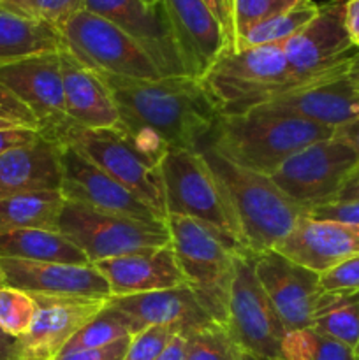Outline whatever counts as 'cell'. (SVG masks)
Instances as JSON below:
<instances>
[{
    "label": "cell",
    "mask_w": 359,
    "mask_h": 360,
    "mask_svg": "<svg viewBox=\"0 0 359 360\" xmlns=\"http://www.w3.org/2000/svg\"><path fill=\"white\" fill-rule=\"evenodd\" d=\"M0 120L13 123L16 127L39 130V122L32 115L30 109L2 84H0Z\"/></svg>",
    "instance_id": "obj_39"
},
{
    "label": "cell",
    "mask_w": 359,
    "mask_h": 360,
    "mask_svg": "<svg viewBox=\"0 0 359 360\" xmlns=\"http://www.w3.org/2000/svg\"><path fill=\"white\" fill-rule=\"evenodd\" d=\"M243 360H257V359H253V357H250V355L243 354Z\"/></svg>",
    "instance_id": "obj_52"
},
{
    "label": "cell",
    "mask_w": 359,
    "mask_h": 360,
    "mask_svg": "<svg viewBox=\"0 0 359 360\" xmlns=\"http://www.w3.org/2000/svg\"><path fill=\"white\" fill-rule=\"evenodd\" d=\"M127 338H132V327H130L129 319L118 309L106 304L97 316H94L87 326L81 327L70 338L62 352L95 350V348L109 347L116 341L127 340Z\"/></svg>",
    "instance_id": "obj_31"
},
{
    "label": "cell",
    "mask_w": 359,
    "mask_h": 360,
    "mask_svg": "<svg viewBox=\"0 0 359 360\" xmlns=\"http://www.w3.org/2000/svg\"><path fill=\"white\" fill-rule=\"evenodd\" d=\"M60 146H70L87 160L125 186L141 202L155 211L160 218H168L158 165L148 162L137 153L132 144L115 130H90L69 123L53 139Z\"/></svg>",
    "instance_id": "obj_8"
},
{
    "label": "cell",
    "mask_w": 359,
    "mask_h": 360,
    "mask_svg": "<svg viewBox=\"0 0 359 360\" xmlns=\"http://www.w3.org/2000/svg\"><path fill=\"white\" fill-rule=\"evenodd\" d=\"M345 27L352 44L359 51V0L345 2Z\"/></svg>",
    "instance_id": "obj_44"
},
{
    "label": "cell",
    "mask_w": 359,
    "mask_h": 360,
    "mask_svg": "<svg viewBox=\"0 0 359 360\" xmlns=\"http://www.w3.org/2000/svg\"><path fill=\"white\" fill-rule=\"evenodd\" d=\"M60 146V144H58ZM60 165H62V186L60 192L69 202L81 204L101 213L132 220H164L151 207L141 202L130 190L106 174L102 169L73 150L60 146Z\"/></svg>",
    "instance_id": "obj_15"
},
{
    "label": "cell",
    "mask_w": 359,
    "mask_h": 360,
    "mask_svg": "<svg viewBox=\"0 0 359 360\" xmlns=\"http://www.w3.org/2000/svg\"><path fill=\"white\" fill-rule=\"evenodd\" d=\"M347 77L352 84H354L355 90H359V51L355 53V56L352 58L351 67L347 70Z\"/></svg>",
    "instance_id": "obj_49"
},
{
    "label": "cell",
    "mask_w": 359,
    "mask_h": 360,
    "mask_svg": "<svg viewBox=\"0 0 359 360\" xmlns=\"http://www.w3.org/2000/svg\"><path fill=\"white\" fill-rule=\"evenodd\" d=\"M345 2L320 4L312 21L284 44L291 74L303 86L347 74L358 49L345 27Z\"/></svg>",
    "instance_id": "obj_11"
},
{
    "label": "cell",
    "mask_w": 359,
    "mask_h": 360,
    "mask_svg": "<svg viewBox=\"0 0 359 360\" xmlns=\"http://www.w3.org/2000/svg\"><path fill=\"white\" fill-rule=\"evenodd\" d=\"M0 360H21L20 341L16 338H0Z\"/></svg>",
    "instance_id": "obj_48"
},
{
    "label": "cell",
    "mask_w": 359,
    "mask_h": 360,
    "mask_svg": "<svg viewBox=\"0 0 359 360\" xmlns=\"http://www.w3.org/2000/svg\"><path fill=\"white\" fill-rule=\"evenodd\" d=\"M58 32L63 46L95 72L129 79L162 77L150 56L134 39L90 11H80Z\"/></svg>",
    "instance_id": "obj_10"
},
{
    "label": "cell",
    "mask_w": 359,
    "mask_h": 360,
    "mask_svg": "<svg viewBox=\"0 0 359 360\" xmlns=\"http://www.w3.org/2000/svg\"><path fill=\"white\" fill-rule=\"evenodd\" d=\"M220 21L229 42L234 49V23H232V0H204Z\"/></svg>",
    "instance_id": "obj_43"
},
{
    "label": "cell",
    "mask_w": 359,
    "mask_h": 360,
    "mask_svg": "<svg viewBox=\"0 0 359 360\" xmlns=\"http://www.w3.org/2000/svg\"><path fill=\"white\" fill-rule=\"evenodd\" d=\"M35 315V301L27 292L0 287V329L20 340L30 329Z\"/></svg>",
    "instance_id": "obj_34"
},
{
    "label": "cell",
    "mask_w": 359,
    "mask_h": 360,
    "mask_svg": "<svg viewBox=\"0 0 359 360\" xmlns=\"http://www.w3.org/2000/svg\"><path fill=\"white\" fill-rule=\"evenodd\" d=\"M185 352H187V338L180 333L169 341V345L164 348V352H162L160 357L157 360H185Z\"/></svg>",
    "instance_id": "obj_46"
},
{
    "label": "cell",
    "mask_w": 359,
    "mask_h": 360,
    "mask_svg": "<svg viewBox=\"0 0 359 360\" xmlns=\"http://www.w3.org/2000/svg\"><path fill=\"white\" fill-rule=\"evenodd\" d=\"M0 287L16 288L27 294L53 295V297H111L108 281L94 264L74 266V264L0 259Z\"/></svg>",
    "instance_id": "obj_18"
},
{
    "label": "cell",
    "mask_w": 359,
    "mask_h": 360,
    "mask_svg": "<svg viewBox=\"0 0 359 360\" xmlns=\"http://www.w3.org/2000/svg\"><path fill=\"white\" fill-rule=\"evenodd\" d=\"M260 109L308 120L334 130L359 118V91L344 74L289 91Z\"/></svg>",
    "instance_id": "obj_23"
},
{
    "label": "cell",
    "mask_w": 359,
    "mask_h": 360,
    "mask_svg": "<svg viewBox=\"0 0 359 360\" xmlns=\"http://www.w3.org/2000/svg\"><path fill=\"white\" fill-rule=\"evenodd\" d=\"M183 336L187 338L185 360H243V352L220 323L211 322Z\"/></svg>",
    "instance_id": "obj_33"
},
{
    "label": "cell",
    "mask_w": 359,
    "mask_h": 360,
    "mask_svg": "<svg viewBox=\"0 0 359 360\" xmlns=\"http://www.w3.org/2000/svg\"><path fill=\"white\" fill-rule=\"evenodd\" d=\"M94 266L108 281L111 297L168 290L187 285L171 245L155 252L106 259Z\"/></svg>",
    "instance_id": "obj_24"
},
{
    "label": "cell",
    "mask_w": 359,
    "mask_h": 360,
    "mask_svg": "<svg viewBox=\"0 0 359 360\" xmlns=\"http://www.w3.org/2000/svg\"><path fill=\"white\" fill-rule=\"evenodd\" d=\"M58 232L73 241L92 264L132 253L155 252L171 245L165 220H132L101 213L65 200Z\"/></svg>",
    "instance_id": "obj_7"
},
{
    "label": "cell",
    "mask_w": 359,
    "mask_h": 360,
    "mask_svg": "<svg viewBox=\"0 0 359 360\" xmlns=\"http://www.w3.org/2000/svg\"><path fill=\"white\" fill-rule=\"evenodd\" d=\"M13 0H0V4H4V6H7V4H11Z\"/></svg>",
    "instance_id": "obj_53"
},
{
    "label": "cell",
    "mask_w": 359,
    "mask_h": 360,
    "mask_svg": "<svg viewBox=\"0 0 359 360\" xmlns=\"http://www.w3.org/2000/svg\"><path fill=\"white\" fill-rule=\"evenodd\" d=\"M333 134L329 127L257 108L245 115L218 116L204 146L239 167L271 176L289 157Z\"/></svg>",
    "instance_id": "obj_2"
},
{
    "label": "cell",
    "mask_w": 359,
    "mask_h": 360,
    "mask_svg": "<svg viewBox=\"0 0 359 360\" xmlns=\"http://www.w3.org/2000/svg\"><path fill=\"white\" fill-rule=\"evenodd\" d=\"M7 336V334L6 333H4V330L2 329H0V338H6Z\"/></svg>",
    "instance_id": "obj_54"
},
{
    "label": "cell",
    "mask_w": 359,
    "mask_h": 360,
    "mask_svg": "<svg viewBox=\"0 0 359 360\" xmlns=\"http://www.w3.org/2000/svg\"><path fill=\"white\" fill-rule=\"evenodd\" d=\"M58 53L67 118L83 129L120 132L122 116L104 79L81 63L65 46Z\"/></svg>",
    "instance_id": "obj_21"
},
{
    "label": "cell",
    "mask_w": 359,
    "mask_h": 360,
    "mask_svg": "<svg viewBox=\"0 0 359 360\" xmlns=\"http://www.w3.org/2000/svg\"><path fill=\"white\" fill-rule=\"evenodd\" d=\"M42 137L39 130L25 129V127H14V129H0V155L13 151L16 148L28 146Z\"/></svg>",
    "instance_id": "obj_42"
},
{
    "label": "cell",
    "mask_w": 359,
    "mask_h": 360,
    "mask_svg": "<svg viewBox=\"0 0 359 360\" xmlns=\"http://www.w3.org/2000/svg\"><path fill=\"white\" fill-rule=\"evenodd\" d=\"M84 9L111 21L144 49L162 77L189 76L164 4L143 0H84Z\"/></svg>",
    "instance_id": "obj_14"
},
{
    "label": "cell",
    "mask_w": 359,
    "mask_h": 360,
    "mask_svg": "<svg viewBox=\"0 0 359 360\" xmlns=\"http://www.w3.org/2000/svg\"><path fill=\"white\" fill-rule=\"evenodd\" d=\"M322 292L359 290V255L320 274Z\"/></svg>",
    "instance_id": "obj_38"
},
{
    "label": "cell",
    "mask_w": 359,
    "mask_h": 360,
    "mask_svg": "<svg viewBox=\"0 0 359 360\" xmlns=\"http://www.w3.org/2000/svg\"><path fill=\"white\" fill-rule=\"evenodd\" d=\"M62 186L60 146L44 136L28 146L0 155V199L48 192Z\"/></svg>",
    "instance_id": "obj_25"
},
{
    "label": "cell",
    "mask_w": 359,
    "mask_h": 360,
    "mask_svg": "<svg viewBox=\"0 0 359 360\" xmlns=\"http://www.w3.org/2000/svg\"><path fill=\"white\" fill-rule=\"evenodd\" d=\"M256 271L287 333L312 327L313 309L322 294L320 274L277 250L256 255Z\"/></svg>",
    "instance_id": "obj_16"
},
{
    "label": "cell",
    "mask_w": 359,
    "mask_h": 360,
    "mask_svg": "<svg viewBox=\"0 0 359 360\" xmlns=\"http://www.w3.org/2000/svg\"><path fill=\"white\" fill-rule=\"evenodd\" d=\"M199 81L218 116L245 115L303 88L291 74L280 44L225 49Z\"/></svg>",
    "instance_id": "obj_4"
},
{
    "label": "cell",
    "mask_w": 359,
    "mask_h": 360,
    "mask_svg": "<svg viewBox=\"0 0 359 360\" xmlns=\"http://www.w3.org/2000/svg\"><path fill=\"white\" fill-rule=\"evenodd\" d=\"M178 327H150L130 340L123 360H157L169 341L180 334Z\"/></svg>",
    "instance_id": "obj_37"
},
{
    "label": "cell",
    "mask_w": 359,
    "mask_h": 360,
    "mask_svg": "<svg viewBox=\"0 0 359 360\" xmlns=\"http://www.w3.org/2000/svg\"><path fill=\"white\" fill-rule=\"evenodd\" d=\"M317 9H319V4L308 0V2L294 7V9L277 14V16L250 28L246 34L239 35L234 42V49H248L257 48V46L275 44L284 46L289 39L299 34L312 21V18L317 14Z\"/></svg>",
    "instance_id": "obj_30"
},
{
    "label": "cell",
    "mask_w": 359,
    "mask_h": 360,
    "mask_svg": "<svg viewBox=\"0 0 359 360\" xmlns=\"http://www.w3.org/2000/svg\"><path fill=\"white\" fill-rule=\"evenodd\" d=\"M358 91H359V90H358Z\"/></svg>",
    "instance_id": "obj_56"
},
{
    "label": "cell",
    "mask_w": 359,
    "mask_h": 360,
    "mask_svg": "<svg viewBox=\"0 0 359 360\" xmlns=\"http://www.w3.org/2000/svg\"><path fill=\"white\" fill-rule=\"evenodd\" d=\"M65 197L60 190L20 193L0 199V236L23 229L58 231Z\"/></svg>",
    "instance_id": "obj_28"
},
{
    "label": "cell",
    "mask_w": 359,
    "mask_h": 360,
    "mask_svg": "<svg viewBox=\"0 0 359 360\" xmlns=\"http://www.w3.org/2000/svg\"><path fill=\"white\" fill-rule=\"evenodd\" d=\"M308 0H232V23H234V42L239 35L250 28L277 14L291 11Z\"/></svg>",
    "instance_id": "obj_35"
},
{
    "label": "cell",
    "mask_w": 359,
    "mask_h": 360,
    "mask_svg": "<svg viewBox=\"0 0 359 360\" xmlns=\"http://www.w3.org/2000/svg\"><path fill=\"white\" fill-rule=\"evenodd\" d=\"M158 171L168 217L194 218L241 245L238 224L224 186L199 151L169 150Z\"/></svg>",
    "instance_id": "obj_6"
},
{
    "label": "cell",
    "mask_w": 359,
    "mask_h": 360,
    "mask_svg": "<svg viewBox=\"0 0 359 360\" xmlns=\"http://www.w3.org/2000/svg\"><path fill=\"white\" fill-rule=\"evenodd\" d=\"M30 295L35 301V315L30 329L18 340L21 360H53L70 338L108 304V299Z\"/></svg>",
    "instance_id": "obj_17"
},
{
    "label": "cell",
    "mask_w": 359,
    "mask_h": 360,
    "mask_svg": "<svg viewBox=\"0 0 359 360\" xmlns=\"http://www.w3.org/2000/svg\"><path fill=\"white\" fill-rule=\"evenodd\" d=\"M358 164L359 155L348 144L331 137L289 157L270 178L308 213L313 207L336 200Z\"/></svg>",
    "instance_id": "obj_12"
},
{
    "label": "cell",
    "mask_w": 359,
    "mask_h": 360,
    "mask_svg": "<svg viewBox=\"0 0 359 360\" xmlns=\"http://www.w3.org/2000/svg\"><path fill=\"white\" fill-rule=\"evenodd\" d=\"M306 217L315 218V220H333L340 224L359 225V200H333V202L310 210Z\"/></svg>",
    "instance_id": "obj_40"
},
{
    "label": "cell",
    "mask_w": 359,
    "mask_h": 360,
    "mask_svg": "<svg viewBox=\"0 0 359 360\" xmlns=\"http://www.w3.org/2000/svg\"><path fill=\"white\" fill-rule=\"evenodd\" d=\"M284 360H359L354 352L313 327L289 330L282 343Z\"/></svg>",
    "instance_id": "obj_32"
},
{
    "label": "cell",
    "mask_w": 359,
    "mask_h": 360,
    "mask_svg": "<svg viewBox=\"0 0 359 360\" xmlns=\"http://www.w3.org/2000/svg\"><path fill=\"white\" fill-rule=\"evenodd\" d=\"M6 7L60 30L70 18L84 9V0H13Z\"/></svg>",
    "instance_id": "obj_36"
},
{
    "label": "cell",
    "mask_w": 359,
    "mask_h": 360,
    "mask_svg": "<svg viewBox=\"0 0 359 360\" xmlns=\"http://www.w3.org/2000/svg\"><path fill=\"white\" fill-rule=\"evenodd\" d=\"M58 51L35 53L0 63V84L30 109L46 139H53L73 123L65 112Z\"/></svg>",
    "instance_id": "obj_13"
},
{
    "label": "cell",
    "mask_w": 359,
    "mask_h": 360,
    "mask_svg": "<svg viewBox=\"0 0 359 360\" xmlns=\"http://www.w3.org/2000/svg\"><path fill=\"white\" fill-rule=\"evenodd\" d=\"M354 354H355V357H358V359H359V347H358V350H355V352H354Z\"/></svg>",
    "instance_id": "obj_55"
},
{
    "label": "cell",
    "mask_w": 359,
    "mask_h": 360,
    "mask_svg": "<svg viewBox=\"0 0 359 360\" xmlns=\"http://www.w3.org/2000/svg\"><path fill=\"white\" fill-rule=\"evenodd\" d=\"M108 304L129 319L132 336L150 327H178L182 334H189L213 322L187 285L146 294L109 297Z\"/></svg>",
    "instance_id": "obj_22"
},
{
    "label": "cell",
    "mask_w": 359,
    "mask_h": 360,
    "mask_svg": "<svg viewBox=\"0 0 359 360\" xmlns=\"http://www.w3.org/2000/svg\"><path fill=\"white\" fill-rule=\"evenodd\" d=\"M190 77H201L225 49V30L204 0H162Z\"/></svg>",
    "instance_id": "obj_19"
},
{
    "label": "cell",
    "mask_w": 359,
    "mask_h": 360,
    "mask_svg": "<svg viewBox=\"0 0 359 360\" xmlns=\"http://www.w3.org/2000/svg\"><path fill=\"white\" fill-rule=\"evenodd\" d=\"M130 340L116 341V343L109 345L104 348H95V350H76V352H62L56 355L53 360H123L129 348Z\"/></svg>",
    "instance_id": "obj_41"
},
{
    "label": "cell",
    "mask_w": 359,
    "mask_h": 360,
    "mask_svg": "<svg viewBox=\"0 0 359 360\" xmlns=\"http://www.w3.org/2000/svg\"><path fill=\"white\" fill-rule=\"evenodd\" d=\"M277 252L322 274L359 255V225L303 217Z\"/></svg>",
    "instance_id": "obj_20"
},
{
    "label": "cell",
    "mask_w": 359,
    "mask_h": 360,
    "mask_svg": "<svg viewBox=\"0 0 359 360\" xmlns=\"http://www.w3.org/2000/svg\"><path fill=\"white\" fill-rule=\"evenodd\" d=\"M144 4H148V6H155V4H160L162 0H143Z\"/></svg>",
    "instance_id": "obj_51"
},
{
    "label": "cell",
    "mask_w": 359,
    "mask_h": 360,
    "mask_svg": "<svg viewBox=\"0 0 359 360\" xmlns=\"http://www.w3.org/2000/svg\"><path fill=\"white\" fill-rule=\"evenodd\" d=\"M97 74L118 105L120 134L153 165H160L169 150L199 151L210 139L218 112L196 77L129 79Z\"/></svg>",
    "instance_id": "obj_1"
},
{
    "label": "cell",
    "mask_w": 359,
    "mask_h": 360,
    "mask_svg": "<svg viewBox=\"0 0 359 360\" xmlns=\"http://www.w3.org/2000/svg\"><path fill=\"white\" fill-rule=\"evenodd\" d=\"M334 139L341 141V143L348 144L355 153L359 155V118L354 122L347 123V125H341L338 129H334L333 134Z\"/></svg>",
    "instance_id": "obj_45"
},
{
    "label": "cell",
    "mask_w": 359,
    "mask_h": 360,
    "mask_svg": "<svg viewBox=\"0 0 359 360\" xmlns=\"http://www.w3.org/2000/svg\"><path fill=\"white\" fill-rule=\"evenodd\" d=\"M199 153L224 186L241 245L250 253L260 255L277 250L306 217V211L292 202L270 176L239 167L210 146H203Z\"/></svg>",
    "instance_id": "obj_3"
},
{
    "label": "cell",
    "mask_w": 359,
    "mask_h": 360,
    "mask_svg": "<svg viewBox=\"0 0 359 360\" xmlns=\"http://www.w3.org/2000/svg\"><path fill=\"white\" fill-rule=\"evenodd\" d=\"M312 327L352 352L359 347V290L322 292L313 309Z\"/></svg>",
    "instance_id": "obj_29"
},
{
    "label": "cell",
    "mask_w": 359,
    "mask_h": 360,
    "mask_svg": "<svg viewBox=\"0 0 359 360\" xmlns=\"http://www.w3.org/2000/svg\"><path fill=\"white\" fill-rule=\"evenodd\" d=\"M14 127H16V125H13V123L0 120V129H14Z\"/></svg>",
    "instance_id": "obj_50"
},
{
    "label": "cell",
    "mask_w": 359,
    "mask_h": 360,
    "mask_svg": "<svg viewBox=\"0 0 359 360\" xmlns=\"http://www.w3.org/2000/svg\"><path fill=\"white\" fill-rule=\"evenodd\" d=\"M0 259L88 266V257L58 231L23 229L0 236Z\"/></svg>",
    "instance_id": "obj_26"
},
{
    "label": "cell",
    "mask_w": 359,
    "mask_h": 360,
    "mask_svg": "<svg viewBox=\"0 0 359 360\" xmlns=\"http://www.w3.org/2000/svg\"><path fill=\"white\" fill-rule=\"evenodd\" d=\"M63 39L56 28L0 4V63L44 51H58Z\"/></svg>",
    "instance_id": "obj_27"
},
{
    "label": "cell",
    "mask_w": 359,
    "mask_h": 360,
    "mask_svg": "<svg viewBox=\"0 0 359 360\" xmlns=\"http://www.w3.org/2000/svg\"><path fill=\"white\" fill-rule=\"evenodd\" d=\"M225 327L243 354L257 360H284L282 343L287 329L257 278L256 253L236 255Z\"/></svg>",
    "instance_id": "obj_9"
},
{
    "label": "cell",
    "mask_w": 359,
    "mask_h": 360,
    "mask_svg": "<svg viewBox=\"0 0 359 360\" xmlns=\"http://www.w3.org/2000/svg\"><path fill=\"white\" fill-rule=\"evenodd\" d=\"M336 200H359V164L347 179L344 188L338 193Z\"/></svg>",
    "instance_id": "obj_47"
},
{
    "label": "cell",
    "mask_w": 359,
    "mask_h": 360,
    "mask_svg": "<svg viewBox=\"0 0 359 360\" xmlns=\"http://www.w3.org/2000/svg\"><path fill=\"white\" fill-rule=\"evenodd\" d=\"M165 225L187 287L211 320L225 326L236 255L248 250L194 218L169 214Z\"/></svg>",
    "instance_id": "obj_5"
}]
</instances>
